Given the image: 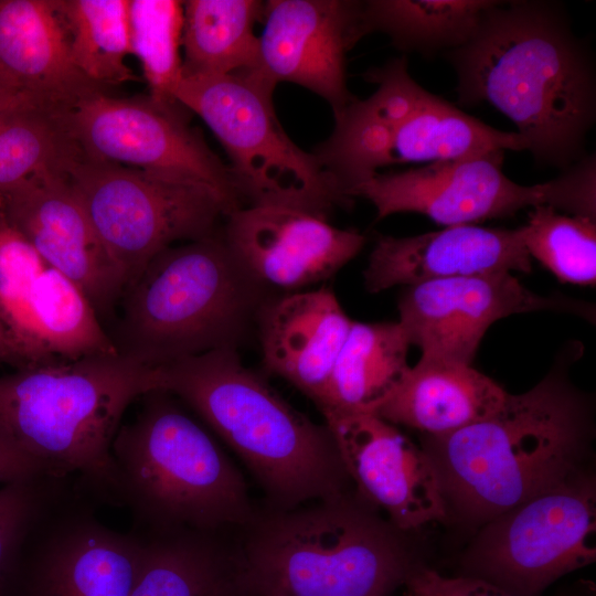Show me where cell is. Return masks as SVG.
I'll return each instance as SVG.
<instances>
[{"instance_id": "52a82bcc", "label": "cell", "mask_w": 596, "mask_h": 596, "mask_svg": "<svg viewBox=\"0 0 596 596\" xmlns=\"http://www.w3.org/2000/svg\"><path fill=\"white\" fill-rule=\"evenodd\" d=\"M243 529L257 596H390L413 567L387 526L345 493L256 511Z\"/></svg>"}, {"instance_id": "74e56055", "label": "cell", "mask_w": 596, "mask_h": 596, "mask_svg": "<svg viewBox=\"0 0 596 596\" xmlns=\"http://www.w3.org/2000/svg\"><path fill=\"white\" fill-rule=\"evenodd\" d=\"M33 105L49 106L22 91L0 70V113L11 108Z\"/></svg>"}, {"instance_id": "d590c367", "label": "cell", "mask_w": 596, "mask_h": 596, "mask_svg": "<svg viewBox=\"0 0 596 596\" xmlns=\"http://www.w3.org/2000/svg\"><path fill=\"white\" fill-rule=\"evenodd\" d=\"M403 585L404 596H514L477 577L445 576L424 566H413Z\"/></svg>"}, {"instance_id": "3957f363", "label": "cell", "mask_w": 596, "mask_h": 596, "mask_svg": "<svg viewBox=\"0 0 596 596\" xmlns=\"http://www.w3.org/2000/svg\"><path fill=\"white\" fill-rule=\"evenodd\" d=\"M152 369L119 353L31 365L0 376V436L82 492L117 504L113 440Z\"/></svg>"}, {"instance_id": "7c38bea8", "label": "cell", "mask_w": 596, "mask_h": 596, "mask_svg": "<svg viewBox=\"0 0 596 596\" xmlns=\"http://www.w3.org/2000/svg\"><path fill=\"white\" fill-rule=\"evenodd\" d=\"M179 107L150 96L115 98L97 92L70 111V125L89 159L206 185L222 196L230 213L245 206L231 168L189 126Z\"/></svg>"}, {"instance_id": "9a60e30c", "label": "cell", "mask_w": 596, "mask_h": 596, "mask_svg": "<svg viewBox=\"0 0 596 596\" xmlns=\"http://www.w3.org/2000/svg\"><path fill=\"white\" fill-rule=\"evenodd\" d=\"M220 234L242 268L268 291H298L333 276L365 244L355 230H341L311 213L247 205L225 216Z\"/></svg>"}, {"instance_id": "cb8c5ba5", "label": "cell", "mask_w": 596, "mask_h": 596, "mask_svg": "<svg viewBox=\"0 0 596 596\" xmlns=\"http://www.w3.org/2000/svg\"><path fill=\"white\" fill-rule=\"evenodd\" d=\"M507 395L469 364L419 360L375 415L395 426L443 436L490 416Z\"/></svg>"}, {"instance_id": "ba28073f", "label": "cell", "mask_w": 596, "mask_h": 596, "mask_svg": "<svg viewBox=\"0 0 596 596\" xmlns=\"http://www.w3.org/2000/svg\"><path fill=\"white\" fill-rule=\"evenodd\" d=\"M274 88L256 73L183 76L175 100L200 116L221 142L245 206H284L327 220L352 200L312 152L287 136L275 114Z\"/></svg>"}, {"instance_id": "8fae6325", "label": "cell", "mask_w": 596, "mask_h": 596, "mask_svg": "<svg viewBox=\"0 0 596 596\" xmlns=\"http://www.w3.org/2000/svg\"><path fill=\"white\" fill-rule=\"evenodd\" d=\"M593 486L576 475L494 518L467 575L514 596H534L595 561Z\"/></svg>"}, {"instance_id": "f35d334b", "label": "cell", "mask_w": 596, "mask_h": 596, "mask_svg": "<svg viewBox=\"0 0 596 596\" xmlns=\"http://www.w3.org/2000/svg\"><path fill=\"white\" fill-rule=\"evenodd\" d=\"M0 361H9V362H13L18 364V360L12 349V345L1 324H0Z\"/></svg>"}, {"instance_id": "6da1fadb", "label": "cell", "mask_w": 596, "mask_h": 596, "mask_svg": "<svg viewBox=\"0 0 596 596\" xmlns=\"http://www.w3.org/2000/svg\"><path fill=\"white\" fill-rule=\"evenodd\" d=\"M445 56L458 102L503 114L539 164L564 171L586 156L596 120L595 63L563 3L496 0L470 39Z\"/></svg>"}, {"instance_id": "d6a6232c", "label": "cell", "mask_w": 596, "mask_h": 596, "mask_svg": "<svg viewBox=\"0 0 596 596\" xmlns=\"http://www.w3.org/2000/svg\"><path fill=\"white\" fill-rule=\"evenodd\" d=\"M182 29L183 1L129 0L131 54L141 65L149 96L162 105L180 106Z\"/></svg>"}, {"instance_id": "f1b7e54d", "label": "cell", "mask_w": 596, "mask_h": 596, "mask_svg": "<svg viewBox=\"0 0 596 596\" xmlns=\"http://www.w3.org/2000/svg\"><path fill=\"white\" fill-rule=\"evenodd\" d=\"M31 317L49 363L118 353L85 292L49 265L36 280Z\"/></svg>"}, {"instance_id": "30bf717a", "label": "cell", "mask_w": 596, "mask_h": 596, "mask_svg": "<svg viewBox=\"0 0 596 596\" xmlns=\"http://www.w3.org/2000/svg\"><path fill=\"white\" fill-rule=\"evenodd\" d=\"M67 175L126 285L166 248L216 234L221 217L230 214L206 185L83 155Z\"/></svg>"}, {"instance_id": "4316f807", "label": "cell", "mask_w": 596, "mask_h": 596, "mask_svg": "<svg viewBox=\"0 0 596 596\" xmlns=\"http://www.w3.org/2000/svg\"><path fill=\"white\" fill-rule=\"evenodd\" d=\"M494 150H526L515 131L482 123L426 91L416 108L396 128L387 166L433 163Z\"/></svg>"}, {"instance_id": "5bb4252c", "label": "cell", "mask_w": 596, "mask_h": 596, "mask_svg": "<svg viewBox=\"0 0 596 596\" xmlns=\"http://www.w3.org/2000/svg\"><path fill=\"white\" fill-rule=\"evenodd\" d=\"M397 309L411 345L425 361L471 365L487 330L496 321L518 313L555 311L588 321L595 307L563 295H540L512 273L451 277L406 287Z\"/></svg>"}, {"instance_id": "d6986e66", "label": "cell", "mask_w": 596, "mask_h": 596, "mask_svg": "<svg viewBox=\"0 0 596 596\" xmlns=\"http://www.w3.org/2000/svg\"><path fill=\"white\" fill-rule=\"evenodd\" d=\"M531 269L519 227L462 224L413 236H380L363 270V284L377 294L394 286Z\"/></svg>"}, {"instance_id": "5b68a950", "label": "cell", "mask_w": 596, "mask_h": 596, "mask_svg": "<svg viewBox=\"0 0 596 596\" xmlns=\"http://www.w3.org/2000/svg\"><path fill=\"white\" fill-rule=\"evenodd\" d=\"M270 295L216 233L156 255L126 285L110 339L119 354L151 369L237 350Z\"/></svg>"}, {"instance_id": "ac0fdd59", "label": "cell", "mask_w": 596, "mask_h": 596, "mask_svg": "<svg viewBox=\"0 0 596 596\" xmlns=\"http://www.w3.org/2000/svg\"><path fill=\"white\" fill-rule=\"evenodd\" d=\"M358 14L359 1H266L254 73L273 87L304 86L338 113L355 98L347 87L345 55L360 41Z\"/></svg>"}, {"instance_id": "4fadbf2b", "label": "cell", "mask_w": 596, "mask_h": 596, "mask_svg": "<svg viewBox=\"0 0 596 596\" xmlns=\"http://www.w3.org/2000/svg\"><path fill=\"white\" fill-rule=\"evenodd\" d=\"M66 487L34 523L8 583L17 596H130L141 538L104 524ZM4 590V592H6Z\"/></svg>"}, {"instance_id": "4dcf8cb0", "label": "cell", "mask_w": 596, "mask_h": 596, "mask_svg": "<svg viewBox=\"0 0 596 596\" xmlns=\"http://www.w3.org/2000/svg\"><path fill=\"white\" fill-rule=\"evenodd\" d=\"M70 111L40 105L17 109L0 131V195L40 173L68 171L82 155Z\"/></svg>"}, {"instance_id": "9c48e42d", "label": "cell", "mask_w": 596, "mask_h": 596, "mask_svg": "<svg viewBox=\"0 0 596 596\" xmlns=\"http://www.w3.org/2000/svg\"><path fill=\"white\" fill-rule=\"evenodd\" d=\"M504 152L494 150L400 172H377L354 187L350 196L370 201L377 220L412 212L444 226L510 217L540 205L596 219L595 155H586L550 181L522 185L503 172Z\"/></svg>"}, {"instance_id": "836d02e7", "label": "cell", "mask_w": 596, "mask_h": 596, "mask_svg": "<svg viewBox=\"0 0 596 596\" xmlns=\"http://www.w3.org/2000/svg\"><path fill=\"white\" fill-rule=\"evenodd\" d=\"M519 230L531 259L539 260L560 281L595 285L596 219L540 205L532 207Z\"/></svg>"}, {"instance_id": "e0dca14e", "label": "cell", "mask_w": 596, "mask_h": 596, "mask_svg": "<svg viewBox=\"0 0 596 596\" xmlns=\"http://www.w3.org/2000/svg\"><path fill=\"white\" fill-rule=\"evenodd\" d=\"M1 210L42 259L73 280L99 318L118 305L125 279L63 171L40 173L0 195Z\"/></svg>"}, {"instance_id": "2e32d148", "label": "cell", "mask_w": 596, "mask_h": 596, "mask_svg": "<svg viewBox=\"0 0 596 596\" xmlns=\"http://www.w3.org/2000/svg\"><path fill=\"white\" fill-rule=\"evenodd\" d=\"M344 470L361 494L401 530L446 515V496L426 453L375 414L327 415Z\"/></svg>"}, {"instance_id": "1f68e13d", "label": "cell", "mask_w": 596, "mask_h": 596, "mask_svg": "<svg viewBox=\"0 0 596 596\" xmlns=\"http://www.w3.org/2000/svg\"><path fill=\"white\" fill-rule=\"evenodd\" d=\"M46 266L0 207V324L20 369L46 364L31 317L34 287Z\"/></svg>"}, {"instance_id": "277c9868", "label": "cell", "mask_w": 596, "mask_h": 596, "mask_svg": "<svg viewBox=\"0 0 596 596\" xmlns=\"http://www.w3.org/2000/svg\"><path fill=\"white\" fill-rule=\"evenodd\" d=\"M565 368L557 363L529 391L508 393L490 416L430 436L426 453L445 496L494 519L575 473L588 422Z\"/></svg>"}, {"instance_id": "7a4b0ae2", "label": "cell", "mask_w": 596, "mask_h": 596, "mask_svg": "<svg viewBox=\"0 0 596 596\" xmlns=\"http://www.w3.org/2000/svg\"><path fill=\"white\" fill-rule=\"evenodd\" d=\"M152 390L189 405L245 464L270 508L344 493L348 475L328 426L289 405L236 349L153 368Z\"/></svg>"}, {"instance_id": "44dd1931", "label": "cell", "mask_w": 596, "mask_h": 596, "mask_svg": "<svg viewBox=\"0 0 596 596\" xmlns=\"http://www.w3.org/2000/svg\"><path fill=\"white\" fill-rule=\"evenodd\" d=\"M363 78L376 84V91L333 114L331 135L312 152L340 192L352 201L350 191L387 166L396 128L426 92L411 76L405 56L368 70Z\"/></svg>"}, {"instance_id": "e575fe53", "label": "cell", "mask_w": 596, "mask_h": 596, "mask_svg": "<svg viewBox=\"0 0 596 596\" xmlns=\"http://www.w3.org/2000/svg\"><path fill=\"white\" fill-rule=\"evenodd\" d=\"M67 485V479L38 476L0 487V596L30 530Z\"/></svg>"}, {"instance_id": "ffe728a7", "label": "cell", "mask_w": 596, "mask_h": 596, "mask_svg": "<svg viewBox=\"0 0 596 596\" xmlns=\"http://www.w3.org/2000/svg\"><path fill=\"white\" fill-rule=\"evenodd\" d=\"M352 322L324 287L270 295L255 323L263 363L317 405Z\"/></svg>"}, {"instance_id": "83f0119b", "label": "cell", "mask_w": 596, "mask_h": 596, "mask_svg": "<svg viewBox=\"0 0 596 596\" xmlns=\"http://www.w3.org/2000/svg\"><path fill=\"white\" fill-rule=\"evenodd\" d=\"M496 0L359 1L358 34H386L403 52L423 55L451 51L466 43L482 12Z\"/></svg>"}, {"instance_id": "d4e9b609", "label": "cell", "mask_w": 596, "mask_h": 596, "mask_svg": "<svg viewBox=\"0 0 596 596\" xmlns=\"http://www.w3.org/2000/svg\"><path fill=\"white\" fill-rule=\"evenodd\" d=\"M409 347L398 321H353L317 404L322 415L375 414L411 368Z\"/></svg>"}, {"instance_id": "7402d4cb", "label": "cell", "mask_w": 596, "mask_h": 596, "mask_svg": "<svg viewBox=\"0 0 596 596\" xmlns=\"http://www.w3.org/2000/svg\"><path fill=\"white\" fill-rule=\"evenodd\" d=\"M0 70L29 95L61 109L103 92L74 64L54 0H0Z\"/></svg>"}, {"instance_id": "f546056e", "label": "cell", "mask_w": 596, "mask_h": 596, "mask_svg": "<svg viewBox=\"0 0 596 596\" xmlns=\"http://www.w3.org/2000/svg\"><path fill=\"white\" fill-rule=\"evenodd\" d=\"M64 24L71 55L93 84L135 81L126 64L131 54L129 0H54Z\"/></svg>"}, {"instance_id": "8992f818", "label": "cell", "mask_w": 596, "mask_h": 596, "mask_svg": "<svg viewBox=\"0 0 596 596\" xmlns=\"http://www.w3.org/2000/svg\"><path fill=\"white\" fill-rule=\"evenodd\" d=\"M141 398L111 445L117 504L129 509L134 531L245 528L256 510L241 471L175 396L152 390Z\"/></svg>"}, {"instance_id": "603a6c76", "label": "cell", "mask_w": 596, "mask_h": 596, "mask_svg": "<svg viewBox=\"0 0 596 596\" xmlns=\"http://www.w3.org/2000/svg\"><path fill=\"white\" fill-rule=\"evenodd\" d=\"M221 532H137L141 558L130 596H257L240 546Z\"/></svg>"}, {"instance_id": "8d00e7d4", "label": "cell", "mask_w": 596, "mask_h": 596, "mask_svg": "<svg viewBox=\"0 0 596 596\" xmlns=\"http://www.w3.org/2000/svg\"><path fill=\"white\" fill-rule=\"evenodd\" d=\"M49 476L45 467L18 446L0 436V482Z\"/></svg>"}, {"instance_id": "484cf974", "label": "cell", "mask_w": 596, "mask_h": 596, "mask_svg": "<svg viewBox=\"0 0 596 596\" xmlns=\"http://www.w3.org/2000/svg\"><path fill=\"white\" fill-rule=\"evenodd\" d=\"M257 0L183 1V76L251 74L257 71L264 17Z\"/></svg>"}]
</instances>
